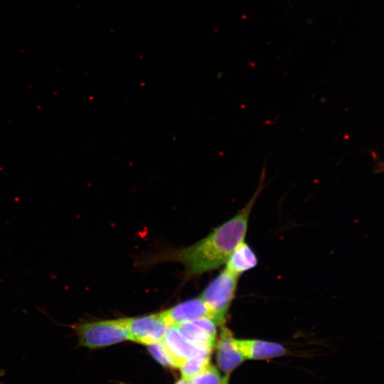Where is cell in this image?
<instances>
[{
  "label": "cell",
  "instance_id": "1",
  "mask_svg": "<svg viewBox=\"0 0 384 384\" xmlns=\"http://www.w3.org/2000/svg\"><path fill=\"white\" fill-rule=\"evenodd\" d=\"M267 165L262 168L257 188L245 206L233 217L215 228L205 238L189 247L171 250L163 260L182 263L188 275H199L226 263L236 246L244 240L252 208L266 186Z\"/></svg>",
  "mask_w": 384,
  "mask_h": 384
},
{
  "label": "cell",
  "instance_id": "2",
  "mask_svg": "<svg viewBox=\"0 0 384 384\" xmlns=\"http://www.w3.org/2000/svg\"><path fill=\"white\" fill-rule=\"evenodd\" d=\"M78 338V345L100 348L130 340L123 319L80 322L70 325Z\"/></svg>",
  "mask_w": 384,
  "mask_h": 384
},
{
  "label": "cell",
  "instance_id": "3",
  "mask_svg": "<svg viewBox=\"0 0 384 384\" xmlns=\"http://www.w3.org/2000/svg\"><path fill=\"white\" fill-rule=\"evenodd\" d=\"M239 276L225 268L206 287L201 298L214 316L218 325L223 324L233 299Z\"/></svg>",
  "mask_w": 384,
  "mask_h": 384
},
{
  "label": "cell",
  "instance_id": "4",
  "mask_svg": "<svg viewBox=\"0 0 384 384\" xmlns=\"http://www.w3.org/2000/svg\"><path fill=\"white\" fill-rule=\"evenodd\" d=\"M124 321L131 341L146 346L162 341L169 327L159 313L124 318Z\"/></svg>",
  "mask_w": 384,
  "mask_h": 384
},
{
  "label": "cell",
  "instance_id": "5",
  "mask_svg": "<svg viewBox=\"0 0 384 384\" xmlns=\"http://www.w3.org/2000/svg\"><path fill=\"white\" fill-rule=\"evenodd\" d=\"M217 324L211 319L203 317L175 326L191 343L212 352L217 339Z\"/></svg>",
  "mask_w": 384,
  "mask_h": 384
},
{
  "label": "cell",
  "instance_id": "6",
  "mask_svg": "<svg viewBox=\"0 0 384 384\" xmlns=\"http://www.w3.org/2000/svg\"><path fill=\"white\" fill-rule=\"evenodd\" d=\"M159 314L169 326H177L183 323L203 317L210 318L215 321L213 314L201 297L181 302L159 312Z\"/></svg>",
  "mask_w": 384,
  "mask_h": 384
},
{
  "label": "cell",
  "instance_id": "7",
  "mask_svg": "<svg viewBox=\"0 0 384 384\" xmlns=\"http://www.w3.org/2000/svg\"><path fill=\"white\" fill-rule=\"evenodd\" d=\"M215 347L218 366L225 375H230L245 360L235 343L232 332L224 326L220 329Z\"/></svg>",
  "mask_w": 384,
  "mask_h": 384
},
{
  "label": "cell",
  "instance_id": "8",
  "mask_svg": "<svg viewBox=\"0 0 384 384\" xmlns=\"http://www.w3.org/2000/svg\"><path fill=\"white\" fill-rule=\"evenodd\" d=\"M235 343L245 359L265 360L285 355L287 350L279 343L247 338H235Z\"/></svg>",
  "mask_w": 384,
  "mask_h": 384
},
{
  "label": "cell",
  "instance_id": "9",
  "mask_svg": "<svg viewBox=\"0 0 384 384\" xmlns=\"http://www.w3.org/2000/svg\"><path fill=\"white\" fill-rule=\"evenodd\" d=\"M162 341L181 363L189 358L211 353L188 341L175 326L169 327Z\"/></svg>",
  "mask_w": 384,
  "mask_h": 384
},
{
  "label": "cell",
  "instance_id": "10",
  "mask_svg": "<svg viewBox=\"0 0 384 384\" xmlns=\"http://www.w3.org/2000/svg\"><path fill=\"white\" fill-rule=\"evenodd\" d=\"M257 265V258L253 250L242 240L234 249L226 262L225 269L240 276L244 272L254 268Z\"/></svg>",
  "mask_w": 384,
  "mask_h": 384
},
{
  "label": "cell",
  "instance_id": "11",
  "mask_svg": "<svg viewBox=\"0 0 384 384\" xmlns=\"http://www.w3.org/2000/svg\"><path fill=\"white\" fill-rule=\"evenodd\" d=\"M210 354L193 356L185 360L179 367L183 379L191 380L210 365Z\"/></svg>",
  "mask_w": 384,
  "mask_h": 384
},
{
  "label": "cell",
  "instance_id": "12",
  "mask_svg": "<svg viewBox=\"0 0 384 384\" xmlns=\"http://www.w3.org/2000/svg\"><path fill=\"white\" fill-rule=\"evenodd\" d=\"M149 352L161 365L179 368L181 362L169 350L162 341L146 346Z\"/></svg>",
  "mask_w": 384,
  "mask_h": 384
},
{
  "label": "cell",
  "instance_id": "13",
  "mask_svg": "<svg viewBox=\"0 0 384 384\" xmlns=\"http://www.w3.org/2000/svg\"><path fill=\"white\" fill-rule=\"evenodd\" d=\"M222 378L215 366L210 364L204 371L189 381L191 384H221Z\"/></svg>",
  "mask_w": 384,
  "mask_h": 384
},
{
  "label": "cell",
  "instance_id": "14",
  "mask_svg": "<svg viewBox=\"0 0 384 384\" xmlns=\"http://www.w3.org/2000/svg\"><path fill=\"white\" fill-rule=\"evenodd\" d=\"M230 375H225L222 378L221 384H229Z\"/></svg>",
  "mask_w": 384,
  "mask_h": 384
},
{
  "label": "cell",
  "instance_id": "15",
  "mask_svg": "<svg viewBox=\"0 0 384 384\" xmlns=\"http://www.w3.org/2000/svg\"><path fill=\"white\" fill-rule=\"evenodd\" d=\"M174 384H191V383L190 381L181 378L177 380Z\"/></svg>",
  "mask_w": 384,
  "mask_h": 384
}]
</instances>
